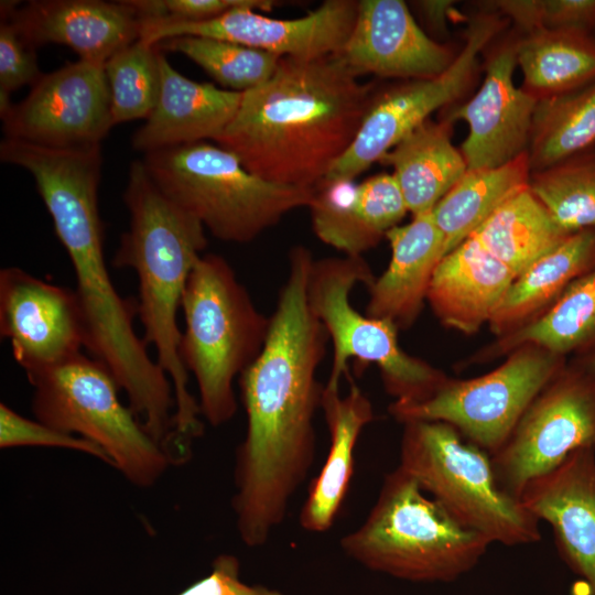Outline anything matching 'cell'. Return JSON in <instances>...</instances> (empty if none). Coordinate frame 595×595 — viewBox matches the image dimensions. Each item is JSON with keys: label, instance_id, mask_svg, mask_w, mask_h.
Instances as JSON below:
<instances>
[{"label": "cell", "instance_id": "cell-8", "mask_svg": "<svg viewBox=\"0 0 595 595\" xmlns=\"http://www.w3.org/2000/svg\"><path fill=\"white\" fill-rule=\"evenodd\" d=\"M398 466L458 521L491 543L515 547L541 539L539 520L499 485L490 455L452 425L404 423Z\"/></svg>", "mask_w": 595, "mask_h": 595}, {"label": "cell", "instance_id": "cell-33", "mask_svg": "<svg viewBox=\"0 0 595 595\" xmlns=\"http://www.w3.org/2000/svg\"><path fill=\"white\" fill-rule=\"evenodd\" d=\"M529 190L565 232L595 230V148L531 172Z\"/></svg>", "mask_w": 595, "mask_h": 595}, {"label": "cell", "instance_id": "cell-25", "mask_svg": "<svg viewBox=\"0 0 595 595\" xmlns=\"http://www.w3.org/2000/svg\"><path fill=\"white\" fill-rule=\"evenodd\" d=\"M321 409L329 433L328 453L300 512L301 527L314 533L334 524L353 477L355 446L375 419L370 400L356 385L345 396L324 386Z\"/></svg>", "mask_w": 595, "mask_h": 595}, {"label": "cell", "instance_id": "cell-36", "mask_svg": "<svg viewBox=\"0 0 595 595\" xmlns=\"http://www.w3.org/2000/svg\"><path fill=\"white\" fill-rule=\"evenodd\" d=\"M495 6L526 33L595 29V0H501Z\"/></svg>", "mask_w": 595, "mask_h": 595}, {"label": "cell", "instance_id": "cell-12", "mask_svg": "<svg viewBox=\"0 0 595 595\" xmlns=\"http://www.w3.org/2000/svg\"><path fill=\"white\" fill-rule=\"evenodd\" d=\"M585 446H595V375L567 363L490 458L501 488L520 499L529 482Z\"/></svg>", "mask_w": 595, "mask_h": 595}, {"label": "cell", "instance_id": "cell-20", "mask_svg": "<svg viewBox=\"0 0 595 595\" xmlns=\"http://www.w3.org/2000/svg\"><path fill=\"white\" fill-rule=\"evenodd\" d=\"M520 500L550 524L561 558L595 595V446L572 452L529 482Z\"/></svg>", "mask_w": 595, "mask_h": 595}, {"label": "cell", "instance_id": "cell-6", "mask_svg": "<svg viewBox=\"0 0 595 595\" xmlns=\"http://www.w3.org/2000/svg\"><path fill=\"white\" fill-rule=\"evenodd\" d=\"M185 328L180 358L196 381L201 415L212 426L237 412L234 381L258 358L270 326L234 269L220 256L202 255L182 298Z\"/></svg>", "mask_w": 595, "mask_h": 595}, {"label": "cell", "instance_id": "cell-11", "mask_svg": "<svg viewBox=\"0 0 595 595\" xmlns=\"http://www.w3.org/2000/svg\"><path fill=\"white\" fill-rule=\"evenodd\" d=\"M567 360L536 346L511 351L496 369L479 377L447 380L418 402L393 401L390 414L400 423L441 421L490 456Z\"/></svg>", "mask_w": 595, "mask_h": 595}, {"label": "cell", "instance_id": "cell-16", "mask_svg": "<svg viewBox=\"0 0 595 595\" xmlns=\"http://www.w3.org/2000/svg\"><path fill=\"white\" fill-rule=\"evenodd\" d=\"M0 334L28 379L74 358L85 347L75 291L17 267L1 269Z\"/></svg>", "mask_w": 595, "mask_h": 595}, {"label": "cell", "instance_id": "cell-31", "mask_svg": "<svg viewBox=\"0 0 595 595\" xmlns=\"http://www.w3.org/2000/svg\"><path fill=\"white\" fill-rule=\"evenodd\" d=\"M570 235L528 186L498 207L470 237L518 277Z\"/></svg>", "mask_w": 595, "mask_h": 595}, {"label": "cell", "instance_id": "cell-14", "mask_svg": "<svg viewBox=\"0 0 595 595\" xmlns=\"http://www.w3.org/2000/svg\"><path fill=\"white\" fill-rule=\"evenodd\" d=\"M277 2L252 0L206 21H143L140 40L159 44L177 36H205L266 51L280 57L315 58L339 54L354 28L359 1L326 0L306 15L274 19Z\"/></svg>", "mask_w": 595, "mask_h": 595}, {"label": "cell", "instance_id": "cell-9", "mask_svg": "<svg viewBox=\"0 0 595 595\" xmlns=\"http://www.w3.org/2000/svg\"><path fill=\"white\" fill-rule=\"evenodd\" d=\"M36 420L100 446L132 485L153 486L172 464L164 447L144 429L109 371L82 353L29 379Z\"/></svg>", "mask_w": 595, "mask_h": 595}, {"label": "cell", "instance_id": "cell-23", "mask_svg": "<svg viewBox=\"0 0 595 595\" xmlns=\"http://www.w3.org/2000/svg\"><path fill=\"white\" fill-rule=\"evenodd\" d=\"M387 269L368 286L366 314L392 322L398 329L411 326L426 302L433 272L444 257L445 240L432 212L413 216L390 229Z\"/></svg>", "mask_w": 595, "mask_h": 595}, {"label": "cell", "instance_id": "cell-30", "mask_svg": "<svg viewBox=\"0 0 595 595\" xmlns=\"http://www.w3.org/2000/svg\"><path fill=\"white\" fill-rule=\"evenodd\" d=\"M531 169L527 152L509 163L467 170L432 210L448 253L505 202L529 186Z\"/></svg>", "mask_w": 595, "mask_h": 595}, {"label": "cell", "instance_id": "cell-38", "mask_svg": "<svg viewBox=\"0 0 595 595\" xmlns=\"http://www.w3.org/2000/svg\"><path fill=\"white\" fill-rule=\"evenodd\" d=\"M35 48L6 18L0 23V90L12 91L36 84L41 73Z\"/></svg>", "mask_w": 595, "mask_h": 595}, {"label": "cell", "instance_id": "cell-15", "mask_svg": "<svg viewBox=\"0 0 595 595\" xmlns=\"http://www.w3.org/2000/svg\"><path fill=\"white\" fill-rule=\"evenodd\" d=\"M1 120L9 139L57 149L101 144L113 127L104 65L78 60L44 74Z\"/></svg>", "mask_w": 595, "mask_h": 595}, {"label": "cell", "instance_id": "cell-3", "mask_svg": "<svg viewBox=\"0 0 595 595\" xmlns=\"http://www.w3.org/2000/svg\"><path fill=\"white\" fill-rule=\"evenodd\" d=\"M73 266L85 348L128 397V407L162 446L174 433L175 400L167 375L133 327L137 301L115 288L104 251L98 190L82 182L54 188L44 202Z\"/></svg>", "mask_w": 595, "mask_h": 595}, {"label": "cell", "instance_id": "cell-22", "mask_svg": "<svg viewBox=\"0 0 595 595\" xmlns=\"http://www.w3.org/2000/svg\"><path fill=\"white\" fill-rule=\"evenodd\" d=\"M161 90L132 147L145 153L215 140L235 117L242 93L188 79L160 54Z\"/></svg>", "mask_w": 595, "mask_h": 595}, {"label": "cell", "instance_id": "cell-21", "mask_svg": "<svg viewBox=\"0 0 595 595\" xmlns=\"http://www.w3.org/2000/svg\"><path fill=\"white\" fill-rule=\"evenodd\" d=\"M309 208L317 238L350 257H363L409 213L392 173L359 184L323 181L314 188Z\"/></svg>", "mask_w": 595, "mask_h": 595}, {"label": "cell", "instance_id": "cell-5", "mask_svg": "<svg viewBox=\"0 0 595 595\" xmlns=\"http://www.w3.org/2000/svg\"><path fill=\"white\" fill-rule=\"evenodd\" d=\"M491 542L428 497L399 466L386 474L364 522L340 548L366 569L414 583H450L473 570Z\"/></svg>", "mask_w": 595, "mask_h": 595}, {"label": "cell", "instance_id": "cell-24", "mask_svg": "<svg viewBox=\"0 0 595 595\" xmlns=\"http://www.w3.org/2000/svg\"><path fill=\"white\" fill-rule=\"evenodd\" d=\"M515 279L507 266L469 237L437 263L426 302L442 324L473 334L489 323Z\"/></svg>", "mask_w": 595, "mask_h": 595}, {"label": "cell", "instance_id": "cell-40", "mask_svg": "<svg viewBox=\"0 0 595 595\" xmlns=\"http://www.w3.org/2000/svg\"><path fill=\"white\" fill-rule=\"evenodd\" d=\"M415 7L422 13L426 22L439 32H444L446 19L453 9L454 1L448 0H423L415 1Z\"/></svg>", "mask_w": 595, "mask_h": 595}, {"label": "cell", "instance_id": "cell-37", "mask_svg": "<svg viewBox=\"0 0 595 595\" xmlns=\"http://www.w3.org/2000/svg\"><path fill=\"white\" fill-rule=\"evenodd\" d=\"M46 446L84 453L112 466L106 452L82 436L69 434L39 420L28 419L6 403H0V447Z\"/></svg>", "mask_w": 595, "mask_h": 595}, {"label": "cell", "instance_id": "cell-17", "mask_svg": "<svg viewBox=\"0 0 595 595\" xmlns=\"http://www.w3.org/2000/svg\"><path fill=\"white\" fill-rule=\"evenodd\" d=\"M516 43L506 42L493 53L480 88L445 119L468 125L461 148L467 170L501 166L528 150L538 100L515 85Z\"/></svg>", "mask_w": 595, "mask_h": 595}, {"label": "cell", "instance_id": "cell-35", "mask_svg": "<svg viewBox=\"0 0 595 595\" xmlns=\"http://www.w3.org/2000/svg\"><path fill=\"white\" fill-rule=\"evenodd\" d=\"M160 54L158 44L139 39L105 63L113 126L148 119L154 110L161 90Z\"/></svg>", "mask_w": 595, "mask_h": 595}, {"label": "cell", "instance_id": "cell-7", "mask_svg": "<svg viewBox=\"0 0 595 595\" xmlns=\"http://www.w3.org/2000/svg\"><path fill=\"white\" fill-rule=\"evenodd\" d=\"M142 161L161 191L223 241L250 242L314 196V188L261 178L206 141L149 152Z\"/></svg>", "mask_w": 595, "mask_h": 595}, {"label": "cell", "instance_id": "cell-19", "mask_svg": "<svg viewBox=\"0 0 595 595\" xmlns=\"http://www.w3.org/2000/svg\"><path fill=\"white\" fill-rule=\"evenodd\" d=\"M340 56L359 77L431 78L453 62L452 51L432 40L401 0H361Z\"/></svg>", "mask_w": 595, "mask_h": 595}, {"label": "cell", "instance_id": "cell-2", "mask_svg": "<svg viewBox=\"0 0 595 595\" xmlns=\"http://www.w3.org/2000/svg\"><path fill=\"white\" fill-rule=\"evenodd\" d=\"M374 97L340 54L281 57L270 79L242 93L214 141L266 181L315 188L351 145Z\"/></svg>", "mask_w": 595, "mask_h": 595}, {"label": "cell", "instance_id": "cell-32", "mask_svg": "<svg viewBox=\"0 0 595 595\" xmlns=\"http://www.w3.org/2000/svg\"><path fill=\"white\" fill-rule=\"evenodd\" d=\"M595 145V83L539 99L527 150L531 172L541 171Z\"/></svg>", "mask_w": 595, "mask_h": 595}, {"label": "cell", "instance_id": "cell-4", "mask_svg": "<svg viewBox=\"0 0 595 595\" xmlns=\"http://www.w3.org/2000/svg\"><path fill=\"white\" fill-rule=\"evenodd\" d=\"M123 201L130 226L121 235L112 264L130 268L137 274L142 339L154 347L156 363L173 386L175 440L192 448L204 424L178 355L181 331L176 317L188 275L207 246L205 227L161 191L142 160L133 161L129 167Z\"/></svg>", "mask_w": 595, "mask_h": 595}, {"label": "cell", "instance_id": "cell-13", "mask_svg": "<svg viewBox=\"0 0 595 595\" xmlns=\"http://www.w3.org/2000/svg\"><path fill=\"white\" fill-rule=\"evenodd\" d=\"M501 29L497 15H476L466 30V42L440 75L411 79L375 96L348 150L324 181H354L387 154L399 141L429 120L435 110L451 104L468 88L478 56Z\"/></svg>", "mask_w": 595, "mask_h": 595}, {"label": "cell", "instance_id": "cell-34", "mask_svg": "<svg viewBox=\"0 0 595 595\" xmlns=\"http://www.w3.org/2000/svg\"><path fill=\"white\" fill-rule=\"evenodd\" d=\"M184 54L225 89L245 93L274 74L280 56L242 44L205 36H177L158 44Z\"/></svg>", "mask_w": 595, "mask_h": 595}, {"label": "cell", "instance_id": "cell-1", "mask_svg": "<svg viewBox=\"0 0 595 595\" xmlns=\"http://www.w3.org/2000/svg\"><path fill=\"white\" fill-rule=\"evenodd\" d=\"M314 258L296 246L258 358L239 376L246 435L237 448L236 527L246 547H263L282 524L316 454L314 419L324 386L316 374L328 335L309 301Z\"/></svg>", "mask_w": 595, "mask_h": 595}, {"label": "cell", "instance_id": "cell-27", "mask_svg": "<svg viewBox=\"0 0 595 595\" xmlns=\"http://www.w3.org/2000/svg\"><path fill=\"white\" fill-rule=\"evenodd\" d=\"M595 269V230L570 235L556 248L516 277L489 326L505 335L545 311L577 278Z\"/></svg>", "mask_w": 595, "mask_h": 595}, {"label": "cell", "instance_id": "cell-41", "mask_svg": "<svg viewBox=\"0 0 595 595\" xmlns=\"http://www.w3.org/2000/svg\"><path fill=\"white\" fill-rule=\"evenodd\" d=\"M572 363H574L585 371L595 375V354L577 357Z\"/></svg>", "mask_w": 595, "mask_h": 595}, {"label": "cell", "instance_id": "cell-39", "mask_svg": "<svg viewBox=\"0 0 595 595\" xmlns=\"http://www.w3.org/2000/svg\"><path fill=\"white\" fill-rule=\"evenodd\" d=\"M240 564L231 554L215 558L210 573L177 595H283L262 585H249L239 578Z\"/></svg>", "mask_w": 595, "mask_h": 595}, {"label": "cell", "instance_id": "cell-18", "mask_svg": "<svg viewBox=\"0 0 595 595\" xmlns=\"http://www.w3.org/2000/svg\"><path fill=\"white\" fill-rule=\"evenodd\" d=\"M0 7L1 18L9 19L34 47L63 44L79 60L99 65L138 41L142 29L128 0H35L21 8L15 1H2Z\"/></svg>", "mask_w": 595, "mask_h": 595}, {"label": "cell", "instance_id": "cell-29", "mask_svg": "<svg viewBox=\"0 0 595 595\" xmlns=\"http://www.w3.org/2000/svg\"><path fill=\"white\" fill-rule=\"evenodd\" d=\"M522 88L537 100L595 83V39L576 31L538 30L516 43Z\"/></svg>", "mask_w": 595, "mask_h": 595}, {"label": "cell", "instance_id": "cell-26", "mask_svg": "<svg viewBox=\"0 0 595 595\" xmlns=\"http://www.w3.org/2000/svg\"><path fill=\"white\" fill-rule=\"evenodd\" d=\"M451 122L426 120L379 162L392 175L412 216L430 213L467 171L451 138Z\"/></svg>", "mask_w": 595, "mask_h": 595}, {"label": "cell", "instance_id": "cell-10", "mask_svg": "<svg viewBox=\"0 0 595 595\" xmlns=\"http://www.w3.org/2000/svg\"><path fill=\"white\" fill-rule=\"evenodd\" d=\"M363 257H331L313 261L309 278L310 305L333 343L327 389L339 390L349 359L376 364L386 391L394 401L418 402L432 396L447 376L407 354L398 343V327L385 318L359 313L350 303L357 284L372 283Z\"/></svg>", "mask_w": 595, "mask_h": 595}, {"label": "cell", "instance_id": "cell-28", "mask_svg": "<svg viewBox=\"0 0 595 595\" xmlns=\"http://www.w3.org/2000/svg\"><path fill=\"white\" fill-rule=\"evenodd\" d=\"M498 337L478 354L480 361L509 355L526 345L565 358L595 354V269L574 280L537 317Z\"/></svg>", "mask_w": 595, "mask_h": 595}]
</instances>
